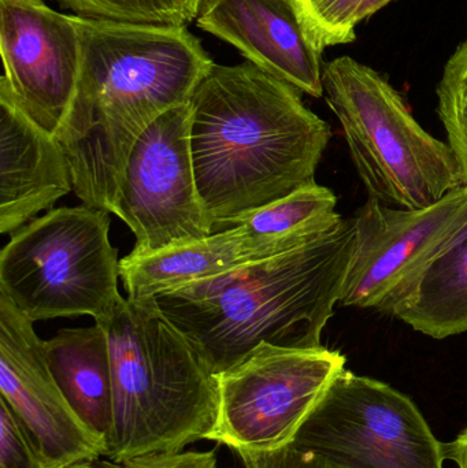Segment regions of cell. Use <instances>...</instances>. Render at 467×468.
I'll return each mask as SVG.
<instances>
[{
	"label": "cell",
	"mask_w": 467,
	"mask_h": 468,
	"mask_svg": "<svg viewBox=\"0 0 467 468\" xmlns=\"http://www.w3.org/2000/svg\"><path fill=\"white\" fill-rule=\"evenodd\" d=\"M336 207V195L312 183L239 219L235 227L243 230L254 261H263L334 232L345 219Z\"/></svg>",
	"instance_id": "17"
},
{
	"label": "cell",
	"mask_w": 467,
	"mask_h": 468,
	"mask_svg": "<svg viewBox=\"0 0 467 468\" xmlns=\"http://www.w3.org/2000/svg\"><path fill=\"white\" fill-rule=\"evenodd\" d=\"M301 90L251 62L214 65L191 101V154L214 232L307 184L332 137Z\"/></svg>",
	"instance_id": "2"
},
{
	"label": "cell",
	"mask_w": 467,
	"mask_h": 468,
	"mask_svg": "<svg viewBox=\"0 0 467 468\" xmlns=\"http://www.w3.org/2000/svg\"><path fill=\"white\" fill-rule=\"evenodd\" d=\"M49 370L80 420L109 442L112 431V366L101 324L63 329L44 341Z\"/></svg>",
	"instance_id": "16"
},
{
	"label": "cell",
	"mask_w": 467,
	"mask_h": 468,
	"mask_svg": "<svg viewBox=\"0 0 467 468\" xmlns=\"http://www.w3.org/2000/svg\"><path fill=\"white\" fill-rule=\"evenodd\" d=\"M246 468H345L325 456L290 441L276 450L238 451Z\"/></svg>",
	"instance_id": "23"
},
{
	"label": "cell",
	"mask_w": 467,
	"mask_h": 468,
	"mask_svg": "<svg viewBox=\"0 0 467 468\" xmlns=\"http://www.w3.org/2000/svg\"><path fill=\"white\" fill-rule=\"evenodd\" d=\"M391 2H394V0H365L364 5L359 8L358 24L369 18L373 14L377 13V11L383 10V8Z\"/></svg>",
	"instance_id": "26"
},
{
	"label": "cell",
	"mask_w": 467,
	"mask_h": 468,
	"mask_svg": "<svg viewBox=\"0 0 467 468\" xmlns=\"http://www.w3.org/2000/svg\"><path fill=\"white\" fill-rule=\"evenodd\" d=\"M353 219L356 242L339 304L397 318L433 264L466 239L467 184L417 210L367 199Z\"/></svg>",
	"instance_id": "7"
},
{
	"label": "cell",
	"mask_w": 467,
	"mask_h": 468,
	"mask_svg": "<svg viewBox=\"0 0 467 468\" xmlns=\"http://www.w3.org/2000/svg\"><path fill=\"white\" fill-rule=\"evenodd\" d=\"M0 85L41 129L57 136L76 96L81 40L73 16L44 0H0Z\"/></svg>",
	"instance_id": "12"
},
{
	"label": "cell",
	"mask_w": 467,
	"mask_h": 468,
	"mask_svg": "<svg viewBox=\"0 0 467 468\" xmlns=\"http://www.w3.org/2000/svg\"><path fill=\"white\" fill-rule=\"evenodd\" d=\"M293 441L345 468H444L446 462L443 442L411 399L347 368Z\"/></svg>",
	"instance_id": "8"
},
{
	"label": "cell",
	"mask_w": 467,
	"mask_h": 468,
	"mask_svg": "<svg viewBox=\"0 0 467 468\" xmlns=\"http://www.w3.org/2000/svg\"><path fill=\"white\" fill-rule=\"evenodd\" d=\"M110 213L134 233L139 253L216 233L195 177L191 103L156 118L134 143Z\"/></svg>",
	"instance_id": "10"
},
{
	"label": "cell",
	"mask_w": 467,
	"mask_h": 468,
	"mask_svg": "<svg viewBox=\"0 0 467 468\" xmlns=\"http://www.w3.org/2000/svg\"><path fill=\"white\" fill-rule=\"evenodd\" d=\"M73 189L57 139L0 85V233L16 232Z\"/></svg>",
	"instance_id": "14"
},
{
	"label": "cell",
	"mask_w": 467,
	"mask_h": 468,
	"mask_svg": "<svg viewBox=\"0 0 467 468\" xmlns=\"http://www.w3.org/2000/svg\"><path fill=\"white\" fill-rule=\"evenodd\" d=\"M356 242L354 219L290 252L154 296L214 376L258 346L310 349L339 304Z\"/></svg>",
	"instance_id": "3"
},
{
	"label": "cell",
	"mask_w": 467,
	"mask_h": 468,
	"mask_svg": "<svg viewBox=\"0 0 467 468\" xmlns=\"http://www.w3.org/2000/svg\"><path fill=\"white\" fill-rule=\"evenodd\" d=\"M88 468H217V456L214 452L181 451L140 456L121 463L98 461L88 464Z\"/></svg>",
	"instance_id": "24"
},
{
	"label": "cell",
	"mask_w": 467,
	"mask_h": 468,
	"mask_svg": "<svg viewBox=\"0 0 467 468\" xmlns=\"http://www.w3.org/2000/svg\"><path fill=\"white\" fill-rule=\"evenodd\" d=\"M0 468H49L3 401H0Z\"/></svg>",
	"instance_id": "22"
},
{
	"label": "cell",
	"mask_w": 467,
	"mask_h": 468,
	"mask_svg": "<svg viewBox=\"0 0 467 468\" xmlns=\"http://www.w3.org/2000/svg\"><path fill=\"white\" fill-rule=\"evenodd\" d=\"M345 363L342 352L324 346H258L240 365L217 376L219 406L213 441L235 452L288 444Z\"/></svg>",
	"instance_id": "9"
},
{
	"label": "cell",
	"mask_w": 467,
	"mask_h": 468,
	"mask_svg": "<svg viewBox=\"0 0 467 468\" xmlns=\"http://www.w3.org/2000/svg\"><path fill=\"white\" fill-rule=\"evenodd\" d=\"M365 0H296L307 27L323 47L342 46L356 40L359 8Z\"/></svg>",
	"instance_id": "21"
},
{
	"label": "cell",
	"mask_w": 467,
	"mask_h": 468,
	"mask_svg": "<svg viewBox=\"0 0 467 468\" xmlns=\"http://www.w3.org/2000/svg\"><path fill=\"white\" fill-rule=\"evenodd\" d=\"M77 16L145 24L186 25L203 0H59Z\"/></svg>",
	"instance_id": "19"
},
{
	"label": "cell",
	"mask_w": 467,
	"mask_h": 468,
	"mask_svg": "<svg viewBox=\"0 0 467 468\" xmlns=\"http://www.w3.org/2000/svg\"><path fill=\"white\" fill-rule=\"evenodd\" d=\"M81 69L58 144L84 205L111 211L132 148L165 112L189 103L216 63L186 25L73 16Z\"/></svg>",
	"instance_id": "1"
},
{
	"label": "cell",
	"mask_w": 467,
	"mask_h": 468,
	"mask_svg": "<svg viewBox=\"0 0 467 468\" xmlns=\"http://www.w3.org/2000/svg\"><path fill=\"white\" fill-rule=\"evenodd\" d=\"M436 93L447 143L457 155L467 184V37L447 60Z\"/></svg>",
	"instance_id": "20"
},
{
	"label": "cell",
	"mask_w": 467,
	"mask_h": 468,
	"mask_svg": "<svg viewBox=\"0 0 467 468\" xmlns=\"http://www.w3.org/2000/svg\"><path fill=\"white\" fill-rule=\"evenodd\" d=\"M76 468H88V464H84V466H80V467H76Z\"/></svg>",
	"instance_id": "27"
},
{
	"label": "cell",
	"mask_w": 467,
	"mask_h": 468,
	"mask_svg": "<svg viewBox=\"0 0 467 468\" xmlns=\"http://www.w3.org/2000/svg\"><path fill=\"white\" fill-rule=\"evenodd\" d=\"M323 88L369 199L417 210L466 186L449 143L428 133L375 69L351 57L336 58L324 63Z\"/></svg>",
	"instance_id": "5"
},
{
	"label": "cell",
	"mask_w": 467,
	"mask_h": 468,
	"mask_svg": "<svg viewBox=\"0 0 467 468\" xmlns=\"http://www.w3.org/2000/svg\"><path fill=\"white\" fill-rule=\"evenodd\" d=\"M255 261L240 227L156 252L132 250L120 261L128 299L154 297L197 281L217 277Z\"/></svg>",
	"instance_id": "15"
},
{
	"label": "cell",
	"mask_w": 467,
	"mask_h": 468,
	"mask_svg": "<svg viewBox=\"0 0 467 468\" xmlns=\"http://www.w3.org/2000/svg\"><path fill=\"white\" fill-rule=\"evenodd\" d=\"M0 401L21 423L49 468H76L106 458V440L80 420L58 387L33 322L3 293Z\"/></svg>",
	"instance_id": "11"
},
{
	"label": "cell",
	"mask_w": 467,
	"mask_h": 468,
	"mask_svg": "<svg viewBox=\"0 0 467 468\" xmlns=\"http://www.w3.org/2000/svg\"><path fill=\"white\" fill-rule=\"evenodd\" d=\"M197 27L235 46L252 65L323 98V52L296 0H203Z\"/></svg>",
	"instance_id": "13"
},
{
	"label": "cell",
	"mask_w": 467,
	"mask_h": 468,
	"mask_svg": "<svg viewBox=\"0 0 467 468\" xmlns=\"http://www.w3.org/2000/svg\"><path fill=\"white\" fill-rule=\"evenodd\" d=\"M98 324L106 330L112 366L107 461L121 463L213 441L218 378L155 299L121 297L111 316Z\"/></svg>",
	"instance_id": "4"
},
{
	"label": "cell",
	"mask_w": 467,
	"mask_h": 468,
	"mask_svg": "<svg viewBox=\"0 0 467 468\" xmlns=\"http://www.w3.org/2000/svg\"><path fill=\"white\" fill-rule=\"evenodd\" d=\"M397 318L435 340L467 333V237L433 264Z\"/></svg>",
	"instance_id": "18"
},
{
	"label": "cell",
	"mask_w": 467,
	"mask_h": 468,
	"mask_svg": "<svg viewBox=\"0 0 467 468\" xmlns=\"http://www.w3.org/2000/svg\"><path fill=\"white\" fill-rule=\"evenodd\" d=\"M444 456L446 461L454 462L458 468H467V426L454 441L444 444Z\"/></svg>",
	"instance_id": "25"
},
{
	"label": "cell",
	"mask_w": 467,
	"mask_h": 468,
	"mask_svg": "<svg viewBox=\"0 0 467 468\" xmlns=\"http://www.w3.org/2000/svg\"><path fill=\"white\" fill-rule=\"evenodd\" d=\"M110 217L90 206L51 210L16 230L0 253V293L30 322L111 316L120 261Z\"/></svg>",
	"instance_id": "6"
}]
</instances>
